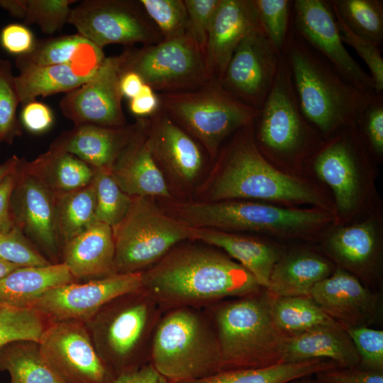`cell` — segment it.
I'll list each match as a JSON object with an SVG mask.
<instances>
[{"mask_svg": "<svg viewBox=\"0 0 383 383\" xmlns=\"http://www.w3.org/2000/svg\"><path fill=\"white\" fill-rule=\"evenodd\" d=\"M142 272L141 289L162 311L209 306L262 289L253 276L228 255L198 246L174 247Z\"/></svg>", "mask_w": 383, "mask_h": 383, "instance_id": "cell-1", "label": "cell"}, {"mask_svg": "<svg viewBox=\"0 0 383 383\" xmlns=\"http://www.w3.org/2000/svg\"><path fill=\"white\" fill-rule=\"evenodd\" d=\"M282 54L290 68L301 110L317 131L329 137L356 124L375 93H367L344 78L292 25Z\"/></svg>", "mask_w": 383, "mask_h": 383, "instance_id": "cell-2", "label": "cell"}, {"mask_svg": "<svg viewBox=\"0 0 383 383\" xmlns=\"http://www.w3.org/2000/svg\"><path fill=\"white\" fill-rule=\"evenodd\" d=\"M266 289L211 304L222 370L262 368L284 362L287 337L274 326ZM221 370V371H222Z\"/></svg>", "mask_w": 383, "mask_h": 383, "instance_id": "cell-3", "label": "cell"}, {"mask_svg": "<svg viewBox=\"0 0 383 383\" xmlns=\"http://www.w3.org/2000/svg\"><path fill=\"white\" fill-rule=\"evenodd\" d=\"M149 363L171 383L221 371L219 343L208 314L194 307L165 311L152 337Z\"/></svg>", "mask_w": 383, "mask_h": 383, "instance_id": "cell-4", "label": "cell"}, {"mask_svg": "<svg viewBox=\"0 0 383 383\" xmlns=\"http://www.w3.org/2000/svg\"><path fill=\"white\" fill-rule=\"evenodd\" d=\"M162 311L140 289L113 299L85 322L99 357L114 377L149 363Z\"/></svg>", "mask_w": 383, "mask_h": 383, "instance_id": "cell-5", "label": "cell"}, {"mask_svg": "<svg viewBox=\"0 0 383 383\" xmlns=\"http://www.w3.org/2000/svg\"><path fill=\"white\" fill-rule=\"evenodd\" d=\"M253 123L236 131L222 151L218 174L207 196L209 201L258 199L319 203L308 187L276 169L262 155L254 139Z\"/></svg>", "mask_w": 383, "mask_h": 383, "instance_id": "cell-6", "label": "cell"}, {"mask_svg": "<svg viewBox=\"0 0 383 383\" xmlns=\"http://www.w3.org/2000/svg\"><path fill=\"white\" fill-rule=\"evenodd\" d=\"M160 109L215 158L223 142L252 123L260 110L243 104L211 80L192 90L158 94Z\"/></svg>", "mask_w": 383, "mask_h": 383, "instance_id": "cell-7", "label": "cell"}, {"mask_svg": "<svg viewBox=\"0 0 383 383\" xmlns=\"http://www.w3.org/2000/svg\"><path fill=\"white\" fill-rule=\"evenodd\" d=\"M112 231L113 274L143 272L179 243L193 238L192 227L141 196L133 197L126 215Z\"/></svg>", "mask_w": 383, "mask_h": 383, "instance_id": "cell-8", "label": "cell"}, {"mask_svg": "<svg viewBox=\"0 0 383 383\" xmlns=\"http://www.w3.org/2000/svg\"><path fill=\"white\" fill-rule=\"evenodd\" d=\"M174 217L196 228L296 234L322 225L327 215L317 210L284 209L233 201L185 203L172 208Z\"/></svg>", "mask_w": 383, "mask_h": 383, "instance_id": "cell-9", "label": "cell"}, {"mask_svg": "<svg viewBox=\"0 0 383 383\" xmlns=\"http://www.w3.org/2000/svg\"><path fill=\"white\" fill-rule=\"evenodd\" d=\"M121 55L123 72L137 73L155 92L192 90L213 80L204 51L187 34L141 48L127 47Z\"/></svg>", "mask_w": 383, "mask_h": 383, "instance_id": "cell-10", "label": "cell"}, {"mask_svg": "<svg viewBox=\"0 0 383 383\" xmlns=\"http://www.w3.org/2000/svg\"><path fill=\"white\" fill-rule=\"evenodd\" d=\"M255 121L254 139L260 152L276 157H298L317 144L316 133L304 116L285 56H279L272 89Z\"/></svg>", "mask_w": 383, "mask_h": 383, "instance_id": "cell-11", "label": "cell"}, {"mask_svg": "<svg viewBox=\"0 0 383 383\" xmlns=\"http://www.w3.org/2000/svg\"><path fill=\"white\" fill-rule=\"evenodd\" d=\"M67 23L102 50L111 44L132 47L163 40L139 0H84L71 9Z\"/></svg>", "mask_w": 383, "mask_h": 383, "instance_id": "cell-12", "label": "cell"}, {"mask_svg": "<svg viewBox=\"0 0 383 383\" xmlns=\"http://www.w3.org/2000/svg\"><path fill=\"white\" fill-rule=\"evenodd\" d=\"M38 345L45 362L64 383H109L114 378L83 321L50 322Z\"/></svg>", "mask_w": 383, "mask_h": 383, "instance_id": "cell-13", "label": "cell"}, {"mask_svg": "<svg viewBox=\"0 0 383 383\" xmlns=\"http://www.w3.org/2000/svg\"><path fill=\"white\" fill-rule=\"evenodd\" d=\"M143 272L114 274L107 277L74 282L53 288L29 306L50 322H87L113 299L142 287Z\"/></svg>", "mask_w": 383, "mask_h": 383, "instance_id": "cell-14", "label": "cell"}, {"mask_svg": "<svg viewBox=\"0 0 383 383\" xmlns=\"http://www.w3.org/2000/svg\"><path fill=\"white\" fill-rule=\"evenodd\" d=\"M292 25L303 40L323 56L344 78L367 93H376L370 74L344 45L330 1H293Z\"/></svg>", "mask_w": 383, "mask_h": 383, "instance_id": "cell-15", "label": "cell"}, {"mask_svg": "<svg viewBox=\"0 0 383 383\" xmlns=\"http://www.w3.org/2000/svg\"><path fill=\"white\" fill-rule=\"evenodd\" d=\"M122 57H106L96 73L60 101L62 114L74 126L118 127L126 123L120 79Z\"/></svg>", "mask_w": 383, "mask_h": 383, "instance_id": "cell-16", "label": "cell"}, {"mask_svg": "<svg viewBox=\"0 0 383 383\" xmlns=\"http://www.w3.org/2000/svg\"><path fill=\"white\" fill-rule=\"evenodd\" d=\"M279 56L260 28L238 45L219 82L237 99L260 110L274 84Z\"/></svg>", "mask_w": 383, "mask_h": 383, "instance_id": "cell-17", "label": "cell"}, {"mask_svg": "<svg viewBox=\"0 0 383 383\" xmlns=\"http://www.w3.org/2000/svg\"><path fill=\"white\" fill-rule=\"evenodd\" d=\"M309 296L344 329L368 326L376 317L378 294L340 267L317 283Z\"/></svg>", "mask_w": 383, "mask_h": 383, "instance_id": "cell-18", "label": "cell"}, {"mask_svg": "<svg viewBox=\"0 0 383 383\" xmlns=\"http://www.w3.org/2000/svg\"><path fill=\"white\" fill-rule=\"evenodd\" d=\"M23 174L17 187L19 228L51 260L58 263L60 242L56 226L55 193L21 162Z\"/></svg>", "mask_w": 383, "mask_h": 383, "instance_id": "cell-19", "label": "cell"}, {"mask_svg": "<svg viewBox=\"0 0 383 383\" xmlns=\"http://www.w3.org/2000/svg\"><path fill=\"white\" fill-rule=\"evenodd\" d=\"M260 28L254 0H220L213 16L205 47L210 74L220 81L235 50Z\"/></svg>", "mask_w": 383, "mask_h": 383, "instance_id": "cell-20", "label": "cell"}, {"mask_svg": "<svg viewBox=\"0 0 383 383\" xmlns=\"http://www.w3.org/2000/svg\"><path fill=\"white\" fill-rule=\"evenodd\" d=\"M147 132L157 164L182 183L194 180L204 165V155L197 141L161 109L148 118Z\"/></svg>", "mask_w": 383, "mask_h": 383, "instance_id": "cell-21", "label": "cell"}, {"mask_svg": "<svg viewBox=\"0 0 383 383\" xmlns=\"http://www.w3.org/2000/svg\"><path fill=\"white\" fill-rule=\"evenodd\" d=\"M314 155L313 166L317 175L333 190L342 211L352 209L359 192L356 126L344 128Z\"/></svg>", "mask_w": 383, "mask_h": 383, "instance_id": "cell-22", "label": "cell"}, {"mask_svg": "<svg viewBox=\"0 0 383 383\" xmlns=\"http://www.w3.org/2000/svg\"><path fill=\"white\" fill-rule=\"evenodd\" d=\"M138 126L127 146L111 167L121 189L131 197L171 196L166 180L149 144L147 118H137Z\"/></svg>", "mask_w": 383, "mask_h": 383, "instance_id": "cell-23", "label": "cell"}, {"mask_svg": "<svg viewBox=\"0 0 383 383\" xmlns=\"http://www.w3.org/2000/svg\"><path fill=\"white\" fill-rule=\"evenodd\" d=\"M137 126V121L118 127L74 126L55 142L64 151L77 156L94 170L112 167Z\"/></svg>", "mask_w": 383, "mask_h": 383, "instance_id": "cell-24", "label": "cell"}, {"mask_svg": "<svg viewBox=\"0 0 383 383\" xmlns=\"http://www.w3.org/2000/svg\"><path fill=\"white\" fill-rule=\"evenodd\" d=\"M61 252L62 262L77 281H88L114 274L113 231L105 223L96 221L66 243L62 247Z\"/></svg>", "mask_w": 383, "mask_h": 383, "instance_id": "cell-25", "label": "cell"}, {"mask_svg": "<svg viewBox=\"0 0 383 383\" xmlns=\"http://www.w3.org/2000/svg\"><path fill=\"white\" fill-rule=\"evenodd\" d=\"M316 359L331 360L338 367H353L360 363V357L352 340L338 323L287 338L284 362Z\"/></svg>", "mask_w": 383, "mask_h": 383, "instance_id": "cell-26", "label": "cell"}, {"mask_svg": "<svg viewBox=\"0 0 383 383\" xmlns=\"http://www.w3.org/2000/svg\"><path fill=\"white\" fill-rule=\"evenodd\" d=\"M193 228V240L222 249L249 272L262 289H267L274 265L281 257L274 247L254 238L230 232Z\"/></svg>", "mask_w": 383, "mask_h": 383, "instance_id": "cell-27", "label": "cell"}, {"mask_svg": "<svg viewBox=\"0 0 383 383\" xmlns=\"http://www.w3.org/2000/svg\"><path fill=\"white\" fill-rule=\"evenodd\" d=\"M18 74L14 77L22 106L38 96L68 93L89 80L97 70L73 65H37L16 60Z\"/></svg>", "mask_w": 383, "mask_h": 383, "instance_id": "cell-28", "label": "cell"}, {"mask_svg": "<svg viewBox=\"0 0 383 383\" xmlns=\"http://www.w3.org/2000/svg\"><path fill=\"white\" fill-rule=\"evenodd\" d=\"M332 265L321 256L299 252L280 257L272 271L267 292L272 297L309 296L313 287L328 277Z\"/></svg>", "mask_w": 383, "mask_h": 383, "instance_id": "cell-29", "label": "cell"}, {"mask_svg": "<svg viewBox=\"0 0 383 383\" xmlns=\"http://www.w3.org/2000/svg\"><path fill=\"white\" fill-rule=\"evenodd\" d=\"M77 282L62 262L40 267H20L0 279V304L29 308L48 291Z\"/></svg>", "mask_w": 383, "mask_h": 383, "instance_id": "cell-30", "label": "cell"}, {"mask_svg": "<svg viewBox=\"0 0 383 383\" xmlns=\"http://www.w3.org/2000/svg\"><path fill=\"white\" fill-rule=\"evenodd\" d=\"M26 167L54 193L81 189L89 184L95 170L77 156L64 151L55 141Z\"/></svg>", "mask_w": 383, "mask_h": 383, "instance_id": "cell-31", "label": "cell"}, {"mask_svg": "<svg viewBox=\"0 0 383 383\" xmlns=\"http://www.w3.org/2000/svg\"><path fill=\"white\" fill-rule=\"evenodd\" d=\"M105 57L102 49L77 33L36 40L32 51L16 60L37 65H73L96 70Z\"/></svg>", "mask_w": 383, "mask_h": 383, "instance_id": "cell-32", "label": "cell"}, {"mask_svg": "<svg viewBox=\"0 0 383 383\" xmlns=\"http://www.w3.org/2000/svg\"><path fill=\"white\" fill-rule=\"evenodd\" d=\"M326 249L342 269L369 279L377 253V240L371 224L362 223L340 228L328 239Z\"/></svg>", "mask_w": 383, "mask_h": 383, "instance_id": "cell-33", "label": "cell"}, {"mask_svg": "<svg viewBox=\"0 0 383 383\" xmlns=\"http://www.w3.org/2000/svg\"><path fill=\"white\" fill-rule=\"evenodd\" d=\"M338 367L328 360L282 362L262 368L222 370L212 375L179 383H285Z\"/></svg>", "mask_w": 383, "mask_h": 383, "instance_id": "cell-34", "label": "cell"}, {"mask_svg": "<svg viewBox=\"0 0 383 383\" xmlns=\"http://www.w3.org/2000/svg\"><path fill=\"white\" fill-rule=\"evenodd\" d=\"M7 371L10 383H64L44 360L38 343L18 340L0 348V371Z\"/></svg>", "mask_w": 383, "mask_h": 383, "instance_id": "cell-35", "label": "cell"}, {"mask_svg": "<svg viewBox=\"0 0 383 383\" xmlns=\"http://www.w3.org/2000/svg\"><path fill=\"white\" fill-rule=\"evenodd\" d=\"M271 297L272 321L286 337L336 323L309 296Z\"/></svg>", "mask_w": 383, "mask_h": 383, "instance_id": "cell-36", "label": "cell"}, {"mask_svg": "<svg viewBox=\"0 0 383 383\" xmlns=\"http://www.w3.org/2000/svg\"><path fill=\"white\" fill-rule=\"evenodd\" d=\"M55 195L57 232L62 247L96 221L95 192L91 182L81 189Z\"/></svg>", "mask_w": 383, "mask_h": 383, "instance_id": "cell-37", "label": "cell"}, {"mask_svg": "<svg viewBox=\"0 0 383 383\" xmlns=\"http://www.w3.org/2000/svg\"><path fill=\"white\" fill-rule=\"evenodd\" d=\"M330 3L350 29L380 47L383 40L382 0H331Z\"/></svg>", "mask_w": 383, "mask_h": 383, "instance_id": "cell-38", "label": "cell"}, {"mask_svg": "<svg viewBox=\"0 0 383 383\" xmlns=\"http://www.w3.org/2000/svg\"><path fill=\"white\" fill-rule=\"evenodd\" d=\"M91 182L95 192L96 221L113 228L126 215L133 197L118 186L111 167L95 170Z\"/></svg>", "mask_w": 383, "mask_h": 383, "instance_id": "cell-39", "label": "cell"}, {"mask_svg": "<svg viewBox=\"0 0 383 383\" xmlns=\"http://www.w3.org/2000/svg\"><path fill=\"white\" fill-rule=\"evenodd\" d=\"M49 323L43 315L32 308L0 304V348L18 340L38 343Z\"/></svg>", "mask_w": 383, "mask_h": 383, "instance_id": "cell-40", "label": "cell"}, {"mask_svg": "<svg viewBox=\"0 0 383 383\" xmlns=\"http://www.w3.org/2000/svg\"><path fill=\"white\" fill-rule=\"evenodd\" d=\"M260 28L275 51L283 53L292 21L291 0H254Z\"/></svg>", "mask_w": 383, "mask_h": 383, "instance_id": "cell-41", "label": "cell"}, {"mask_svg": "<svg viewBox=\"0 0 383 383\" xmlns=\"http://www.w3.org/2000/svg\"><path fill=\"white\" fill-rule=\"evenodd\" d=\"M145 13L160 30L163 40L187 34V11L184 0H139Z\"/></svg>", "mask_w": 383, "mask_h": 383, "instance_id": "cell-42", "label": "cell"}, {"mask_svg": "<svg viewBox=\"0 0 383 383\" xmlns=\"http://www.w3.org/2000/svg\"><path fill=\"white\" fill-rule=\"evenodd\" d=\"M11 63L0 62V141L11 143L21 134V123L16 111L20 100L16 89Z\"/></svg>", "mask_w": 383, "mask_h": 383, "instance_id": "cell-43", "label": "cell"}, {"mask_svg": "<svg viewBox=\"0 0 383 383\" xmlns=\"http://www.w3.org/2000/svg\"><path fill=\"white\" fill-rule=\"evenodd\" d=\"M75 2V0H27L24 24H36L43 33L52 35L67 23L70 6Z\"/></svg>", "mask_w": 383, "mask_h": 383, "instance_id": "cell-44", "label": "cell"}, {"mask_svg": "<svg viewBox=\"0 0 383 383\" xmlns=\"http://www.w3.org/2000/svg\"><path fill=\"white\" fill-rule=\"evenodd\" d=\"M0 259L19 267L52 264L25 238L17 226L0 233Z\"/></svg>", "mask_w": 383, "mask_h": 383, "instance_id": "cell-45", "label": "cell"}, {"mask_svg": "<svg viewBox=\"0 0 383 383\" xmlns=\"http://www.w3.org/2000/svg\"><path fill=\"white\" fill-rule=\"evenodd\" d=\"M333 11L343 43L352 47L367 66L375 92L383 93V58L380 47L355 33L333 9Z\"/></svg>", "mask_w": 383, "mask_h": 383, "instance_id": "cell-46", "label": "cell"}, {"mask_svg": "<svg viewBox=\"0 0 383 383\" xmlns=\"http://www.w3.org/2000/svg\"><path fill=\"white\" fill-rule=\"evenodd\" d=\"M345 330L358 353V366L367 370L383 372V331L368 326Z\"/></svg>", "mask_w": 383, "mask_h": 383, "instance_id": "cell-47", "label": "cell"}, {"mask_svg": "<svg viewBox=\"0 0 383 383\" xmlns=\"http://www.w3.org/2000/svg\"><path fill=\"white\" fill-rule=\"evenodd\" d=\"M184 2L187 11V35L204 51L210 25L220 0H184Z\"/></svg>", "mask_w": 383, "mask_h": 383, "instance_id": "cell-48", "label": "cell"}, {"mask_svg": "<svg viewBox=\"0 0 383 383\" xmlns=\"http://www.w3.org/2000/svg\"><path fill=\"white\" fill-rule=\"evenodd\" d=\"M364 131L372 152L379 157L383 153V93H375L359 116L356 124Z\"/></svg>", "mask_w": 383, "mask_h": 383, "instance_id": "cell-49", "label": "cell"}, {"mask_svg": "<svg viewBox=\"0 0 383 383\" xmlns=\"http://www.w3.org/2000/svg\"><path fill=\"white\" fill-rule=\"evenodd\" d=\"M316 383H383V372L360 366L335 367L314 374Z\"/></svg>", "mask_w": 383, "mask_h": 383, "instance_id": "cell-50", "label": "cell"}, {"mask_svg": "<svg viewBox=\"0 0 383 383\" xmlns=\"http://www.w3.org/2000/svg\"><path fill=\"white\" fill-rule=\"evenodd\" d=\"M36 39L32 30L25 24L11 23L0 31V45L9 54L17 57L29 54Z\"/></svg>", "mask_w": 383, "mask_h": 383, "instance_id": "cell-51", "label": "cell"}, {"mask_svg": "<svg viewBox=\"0 0 383 383\" xmlns=\"http://www.w3.org/2000/svg\"><path fill=\"white\" fill-rule=\"evenodd\" d=\"M21 121L29 132L40 134L51 128L54 122V115L49 106L35 100L23 105Z\"/></svg>", "mask_w": 383, "mask_h": 383, "instance_id": "cell-52", "label": "cell"}, {"mask_svg": "<svg viewBox=\"0 0 383 383\" xmlns=\"http://www.w3.org/2000/svg\"><path fill=\"white\" fill-rule=\"evenodd\" d=\"M129 110L137 118H147L160 109L157 94L149 85L144 84L140 93L129 100Z\"/></svg>", "mask_w": 383, "mask_h": 383, "instance_id": "cell-53", "label": "cell"}, {"mask_svg": "<svg viewBox=\"0 0 383 383\" xmlns=\"http://www.w3.org/2000/svg\"><path fill=\"white\" fill-rule=\"evenodd\" d=\"M16 172L7 175L0 183V233L7 232L15 226L10 204L16 184Z\"/></svg>", "mask_w": 383, "mask_h": 383, "instance_id": "cell-54", "label": "cell"}, {"mask_svg": "<svg viewBox=\"0 0 383 383\" xmlns=\"http://www.w3.org/2000/svg\"><path fill=\"white\" fill-rule=\"evenodd\" d=\"M109 383H171L148 363L138 370L121 374Z\"/></svg>", "mask_w": 383, "mask_h": 383, "instance_id": "cell-55", "label": "cell"}, {"mask_svg": "<svg viewBox=\"0 0 383 383\" xmlns=\"http://www.w3.org/2000/svg\"><path fill=\"white\" fill-rule=\"evenodd\" d=\"M142 78L135 72H123L120 79V90L123 97L129 100L136 96L140 91L143 84Z\"/></svg>", "mask_w": 383, "mask_h": 383, "instance_id": "cell-56", "label": "cell"}, {"mask_svg": "<svg viewBox=\"0 0 383 383\" xmlns=\"http://www.w3.org/2000/svg\"><path fill=\"white\" fill-rule=\"evenodd\" d=\"M0 7L12 17L24 20L27 11V0H0Z\"/></svg>", "mask_w": 383, "mask_h": 383, "instance_id": "cell-57", "label": "cell"}, {"mask_svg": "<svg viewBox=\"0 0 383 383\" xmlns=\"http://www.w3.org/2000/svg\"><path fill=\"white\" fill-rule=\"evenodd\" d=\"M20 160L13 156L7 161L0 165V183L9 174L14 172L19 164Z\"/></svg>", "mask_w": 383, "mask_h": 383, "instance_id": "cell-58", "label": "cell"}, {"mask_svg": "<svg viewBox=\"0 0 383 383\" xmlns=\"http://www.w3.org/2000/svg\"><path fill=\"white\" fill-rule=\"evenodd\" d=\"M18 267H20L0 259V279Z\"/></svg>", "mask_w": 383, "mask_h": 383, "instance_id": "cell-59", "label": "cell"}, {"mask_svg": "<svg viewBox=\"0 0 383 383\" xmlns=\"http://www.w3.org/2000/svg\"><path fill=\"white\" fill-rule=\"evenodd\" d=\"M285 383H316L314 379L311 376L303 377L292 379Z\"/></svg>", "mask_w": 383, "mask_h": 383, "instance_id": "cell-60", "label": "cell"}, {"mask_svg": "<svg viewBox=\"0 0 383 383\" xmlns=\"http://www.w3.org/2000/svg\"><path fill=\"white\" fill-rule=\"evenodd\" d=\"M1 60H2V59H1V57H0V62H1Z\"/></svg>", "mask_w": 383, "mask_h": 383, "instance_id": "cell-61", "label": "cell"}]
</instances>
